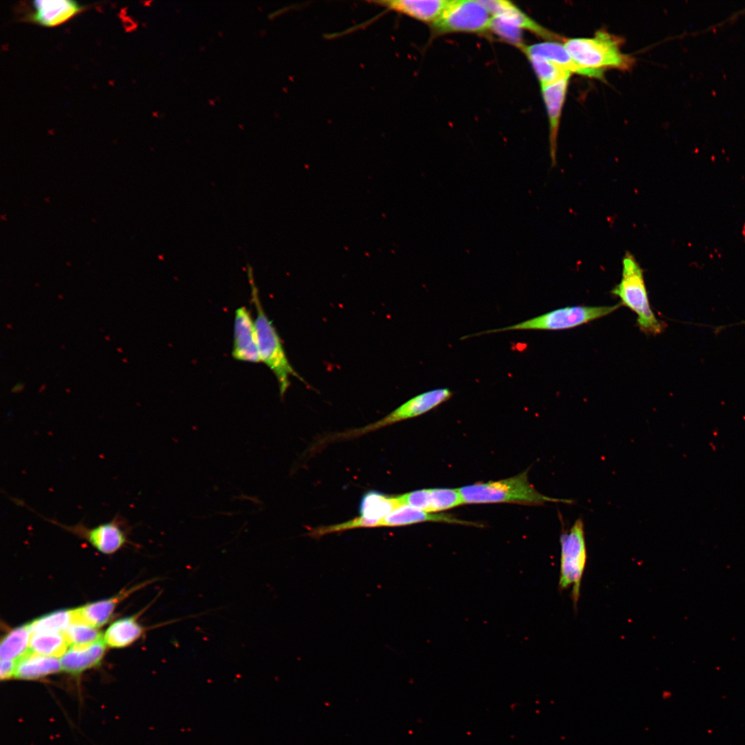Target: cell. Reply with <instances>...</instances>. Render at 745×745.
<instances>
[{"label": "cell", "mask_w": 745, "mask_h": 745, "mask_svg": "<svg viewBox=\"0 0 745 745\" xmlns=\"http://www.w3.org/2000/svg\"><path fill=\"white\" fill-rule=\"evenodd\" d=\"M14 502L27 508L48 522L87 541L101 553L106 555L115 553L128 542V537L131 528L127 519L119 513L109 522L99 524L94 527L86 526L83 521L74 525H67L43 517L18 499H14Z\"/></svg>", "instance_id": "52a82bcc"}, {"label": "cell", "mask_w": 745, "mask_h": 745, "mask_svg": "<svg viewBox=\"0 0 745 745\" xmlns=\"http://www.w3.org/2000/svg\"><path fill=\"white\" fill-rule=\"evenodd\" d=\"M563 42L573 60L584 68L628 70L635 63L633 57L621 51L623 39L603 30L593 37L568 38Z\"/></svg>", "instance_id": "3957f363"}, {"label": "cell", "mask_w": 745, "mask_h": 745, "mask_svg": "<svg viewBox=\"0 0 745 745\" xmlns=\"http://www.w3.org/2000/svg\"><path fill=\"white\" fill-rule=\"evenodd\" d=\"M488 30L508 43L519 48L520 50L524 46L522 29L501 17L495 16L491 17Z\"/></svg>", "instance_id": "83f0119b"}, {"label": "cell", "mask_w": 745, "mask_h": 745, "mask_svg": "<svg viewBox=\"0 0 745 745\" xmlns=\"http://www.w3.org/2000/svg\"><path fill=\"white\" fill-rule=\"evenodd\" d=\"M449 0H384L369 3L381 6L385 12H394L430 25L437 21Z\"/></svg>", "instance_id": "7c38bea8"}, {"label": "cell", "mask_w": 745, "mask_h": 745, "mask_svg": "<svg viewBox=\"0 0 745 745\" xmlns=\"http://www.w3.org/2000/svg\"><path fill=\"white\" fill-rule=\"evenodd\" d=\"M29 624L17 627L6 634L1 642V659L18 661L29 650L31 637Z\"/></svg>", "instance_id": "7402d4cb"}, {"label": "cell", "mask_w": 745, "mask_h": 745, "mask_svg": "<svg viewBox=\"0 0 745 745\" xmlns=\"http://www.w3.org/2000/svg\"><path fill=\"white\" fill-rule=\"evenodd\" d=\"M464 504L459 488H430L424 490V510L437 513Z\"/></svg>", "instance_id": "603a6c76"}, {"label": "cell", "mask_w": 745, "mask_h": 745, "mask_svg": "<svg viewBox=\"0 0 745 745\" xmlns=\"http://www.w3.org/2000/svg\"><path fill=\"white\" fill-rule=\"evenodd\" d=\"M246 272L250 287L251 300L256 310L255 324L261 361L264 362L274 373L278 383L280 396L283 397L290 386V376L295 377L306 384L307 383L292 366L284 348L281 339L263 308L255 280L254 271L249 264L246 266Z\"/></svg>", "instance_id": "6da1fadb"}, {"label": "cell", "mask_w": 745, "mask_h": 745, "mask_svg": "<svg viewBox=\"0 0 745 745\" xmlns=\"http://www.w3.org/2000/svg\"><path fill=\"white\" fill-rule=\"evenodd\" d=\"M106 645L101 639L85 646L70 647L60 659L61 670L77 675L97 666L103 658Z\"/></svg>", "instance_id": "e0dca14e"}, {"label": "cell", "mask_w": 745, "mask_h": 745, "mask_svg": "<svg viewBox=\"0 0 745 745\" xmlns=\"http://www.w3.org/2000/svg\"><path fill=\"white\" fill-rule=\"evenodd\" d=\"M530 62L541 86L548 85L570 77L572 73L559 65L538 56H526Z\"/></svg>", "instance_id": "484cf974"}, {"label": "cell", "mask_w": 745, "mask_h": 745, "mask_svg": "<svg viewBox=\"0 0 745 745\" xmlns=\"http://www.w3.org/2000/svg\"><path fill=\"white\" fill-rule=\"evenodd\" d=\"M61 669L60 660L57 657L36 654L28 651L17 661L14 678L23 680L41 679Z\"/></svg>", "instance_id": "d6986e66"}, {"label": "cell", "mask_w": 745, "mask_h": 745, "mask_svg": "<svg viewBox=\"0 0 745 745\" xmlns=\"http://www.w3.org/2000/svg\"><path fill=\"white\" fill-rule=\"evenodd\" d=\"M72 620V610H60L40 617L28 624L31 635L39 633H63Z\"/></svg>", "instance_id": "d4e9b609"}, {"label": "cell", "mask_w": 745, "mask_h": 745, "mask_svg": "<svg viewBox=\"0 0 745 745\" xmlns=\"http://www.w3.org/2000/svg\"><path fill=\"white\" fill-rule=\"evenodd\" d=\"M453 392L446 388L431 390L410 399L388 415L372 424L357 429L339 433L331 440L354 438L404 420L420 416L448 401Z\"/></svg>", "instance_id": "9c48e42d"}, {"label": "cell", "mask_w": 745, "mask_h": 745, "mask_svg": "<svg viewBox=\"0 0 745 745\" xmlns=\"http://www.w3.org/2000/svg\"><path fill=\"white\" fill-rule=\"evenodd\" d=\"M23 388H24V384L23 383L22 384L19 383L12 388V393H19V392L21 391L22 390H23Z\"/></svg>", "instance_id": "f546056e"}, {"label": "cell", "mask_w": 745, "mask_h": 745, "mask_svg": "<svg viewBox=\"0 0 745 745\" xmlns=\"http://www.w3.org/2000/svg\"><path fill=\"white\" fill-rule=\"evenodd\" d=\"M560 546L559 590H565L572 587L571 597L576 608L587 560L584 526L582 519H577L568 530L561 534Z\"/></svg>", "instance_id": "8992f818"}, {"label": "cell", "mask_w": 745, "mask_h": 745, "mask_svg": "<svg viewBox=\"0 0 745 745\" xmlns=\"http://www.w3.org/2000/svg\"><path fill=\"white\" fill-rule=\"evenodd\" d=\"M32 3L33 12L25 20L48 28L66 22L86 8L71 0H36Z\"/></svg>", "instance_id": "8fae6325"}, {"label": "cell", "mask_w": 745, "mask_h": 745, "mask_svg": "<svg viewBox=\"0 0 745 745\" xmlns=\"http://www.w3.org/2000/svg\"><path fill=\"white\" fill-rule=\"evenodd\" d=\"M528 471L503 479L478 482L459 488L464 504L507 503L542 506L548 502H572L569 499L550 497L539 493L529 481Z\"/></svg>", "instance_id": "7a4b0ae2"}, {"label": "cell", "mask_w": 745, "mask_h": 745, "mask_svg": "<svg viewBox=\"0 0 745 745\" xmlns=\"http://www.w3.org/2000/svg\"><path fill=\"white\" fill-rule=\"evenodd\" d=\"M528 55L542 57L553 61L570 73H576L590 78L603 79L604 71L590 70L579 66L566 50L564 43L557 41H549L525 46L521 49Z\"/></svg>", "instance_id": "9a60e30c"}, {"label": "cell", "mask_w": 745, "mask_h": 745, "mask_svg": "<svg viewBox=\"0 0 745 745\" xmlns=\"http://www.w3.org/2000/svg\"><path fill=\"white\" fill-rule=\"evenodd\" d=\"M69 646L63 633H39L31 635L29 650L34 653L61 657Z\"/></svg>", "instance_id": "cb8c5ba5"}, {"label": "cell", "mask_w": 745, "mask_h": 745, "mask_svg": "<svg viewBox=\"0 0 745 745\" xmlns=\"http://www.w3.org/2000/svg\"><path fill=\"white\" fill-rule=\"evenodd\" d=\"M154 581L155 580H149L138 584L125 593H120L114 597L87 604L80 608L73 609V620L83 622L97 628L109 620L118 603L125 597L133 590H137Z\"/></svg>", "instance_id": "ac0fdd59"}, {"label": "cell", "mask_w": 745, "mask_h": 745, "mask_svg": "<svg viewBox=\"0 0 745 745\" xmlns=\"http://www.w3.org/2000/svg\"><path fill=\"white\" fill-rule=\"evenodd\" d=\"M146 628L137 621V617H125L113 622L106 630L103 640L113 648L128 646L140 638Z\"/></svg>", "instance_id": "ffe728a7"}, {"label": "cell", "mask_w": 745, "mask_h": 745, "mask_svg": "<svg viewBox=\"0 0 745 745\" xmlns=\"http://www.w3.org/2000/svg\"><path fill=\"white\" fill-rule=\"evenodd\" d=\"M401 506L403 505L397 496H388L381 492L370 490L363 495L359 509L360 516L379 522Z\"/></svg>", "instance_id": "44dd1931"}, {"label": "cell", "mask_w": 745, "mask_h": 745, "mask_svg": "<svg viewBox=\"0 0 745 745\" xmlns=\"http://www.w3.org/2000/svg\"><path fill=\"white\" fill-rule=\"evenodd\" d=\"M63 633L70 647L85 646L102 639L97 628L76 620H72Z\"/></svg>", "instance_id": "4316f807"}, {"label": "cell", "mask_w": 745, "mask_h": 745, "mask_svg": "<svg viewBox=\"0 0 745 745\" xmlns=\"http://www.w3.org/2000/svg\"><path fill=\"white\" fill-rule=\"evenodd\" d=\"M613 306H574L551 310L534 318L498 329L489 330L470 336L511 330H562L580 326L606 317L619 308Z\"/></svg>", "instance_id": "5b68a950"}, {"label": "cell", "mask_w": 745, "mask_h": 745, "mask_svg": "<svg viewBox=\"0 0 745 745\" xmlns=\"http://www.w3.org/2000/svg\"><path fill=\"white\" fill-rule=\"evenodd\" d=\"M17 661L10 659H1L0 677L1 680H7L14 677Z\"/></svg>", "instance_id": "f1b7e54d"}, {"label": "cell", "mask_w": 745, "mask_h": 745, "mask_svg": "<svg viewBox=\"0 0 745 745\" xmlns=\"http://www.w3.org/2000/svg\"><path fill=\"white\" fill-rule=\"evenodd\" d=\"M611 293L620 299L622 305L635 313L637 324L642 332L654 336L662 332L665 325L657 318L650 306L644 270L629 252H626L622 259L621 280Z\"/></svg>", "instance_id": "277c9868"}, {"label": "cell", "mask_w": 745, "mask_h": 745, "mask_svg": "<svg viewBox=\"0 0 745 745\" xmlns=\"http://www.w3.org/2000/svg\"><path fill=\"white\" fill-rule=\"evenodd\" d=\"M480 3L491 17L499 16L520 29H526L544 39L563 42L564 38L542 27L527 16L512 2L504 0H484Z\"/></svg>", "instance_id": "5bb4252c"}, {"label": "cell", "mask_w": 745, "mask_h": 745, "mask_svg": "<svg viewBox=\"0 0 745 745\" xmlns=\"http://www.w3.org/2000/svg\"><path fill=\"white\" fill-rule=\"evenodd\" d=\"M570 78V77H568L548 85L541 86L549 121L550 153L553 166L556 163L558 130Z\"/></svg>", "instance_id": "4fadbf2b"}, {"label": "cell", "mask_w": 745, "mask_h": 745, "mask_svg": "<svg viewBox=\"0 0 745 745\" xmlns=\"http://www.w3.org/2000/svg\"><path fill=\"white\" fill-rule=\"evenodd\" d=\"M427 522L476 526L475 523L464 521L450 514L428 513L403 505L380 519L377 527L403 526Z\"/></svg>", "instance_id": "2e32d148"}, {"label": "cell", "mask_w": 745, "mask_h": 745, "mask_svg": "<svg viewBox=\"0 0 745 745\" xmlns=\"http://www.w3.org/2000/svg\"><path fill=\"white\" fill-rule=\"evenodd\" d=\"M232 356L237 361L261 362L255 320L244 306L235 312Z\"/></svg>", "instance_id": "30bf717a"}, {"label": "cell", "mask_w": 745, "mask_h": 745, "mask_svg": "<svg viewBox=\"0 0 745 745\" xmlns=\"http://www.w3.org/2000/svg\"><path fill=\"white\" fill-rule=\"evenodd\" d=\"M490 14L479 1H449L439 18L430 25L433 35L484 33L489 30Z\"/></svg>", "instance_id": "ba28073f"}]
</instances>
